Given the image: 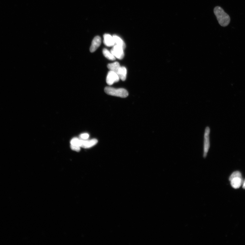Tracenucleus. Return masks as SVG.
<instances>
[{"label":"nucleus","mask_w":245,"mask_h":245,"mask_svg":"<svg viewBox=\"0 0 245 245\" xmlns=\"http://www.w3.org/2000/svg\"><path fill=\"white\" fill-rule=\"evenodd\" d=\"M214 13L221 26L225 27L229 25L230 21V16L220 6H217L215 7Z\"/></svg>","instance_id":"obj_1"},{"label":"nucleus","mask_w":245,"mask_h":245,"mask_svg":"<svg viewBox=\"0 0 245 245\" xmlns=\"http://www.w3.org/2000/svg\"><path fill=\"white\" fill-rule=\"evenodd\" d=\"M105 92L107 95L122 98H125L129 95L128 91L123 88L116 89L107 87L105 88Z\"/></svg>","instance_id":"obj_2"},{"label":"nucleus","mask_w":245,"mask_h":245,"mask_svg":"<svg viewBox=\"0 0 245 245\" xmlns=\"http://www.w3.org/2000/svg\"><path fill=\"white\" fill-rule=\"evenodd\" d=\"M111 52L115 58L120 60L122 59L125 56L123 49L122 47L118 45H114L111 50Z\"/></svg>","instance_id":"obj_3"},{"label":"nucleus","mask_w":245,"mask_h":245,"mask_svg":"<svg viewBox=\"0 0 245 245\" xmlns=\"http://www.w3.org/2000/svg\"><path fill=\"white\" fill-rule=\"evenodd\" d=\"M209 133L210 129L209 127H207L205 129L204 135V152L203 155L204 157L206 156L208 151H209Z\"/></svg>","instance_id":"obj_4"},{"label":"nucleus","mask_w":245,"mask_h":245,"mask_svg":"<svg viewBox=\"0 0 245 245\" xmlns=\"http://www.w3.org/2000/svg\"><path fill=\"white\" fill-rule=\"evenodd\" d=\"M120 78L117 74L115 72L110 71L108 72L106 78V82L109 85H112L114 83L118 82Z\"/></svg>","instance_id":"obj_5"},{"label":"nucleus","mask_w":245,"mask_h":245,"mask_svg":"<svg viewBox=\"0 0 245 245\" xmlns=\"http://www.w3.org/2000/svg\"><path fill=\"white\" fill-rule=\"evenodd\" d=\"M101 39L99 36L95 37L93 40L91 45L90 48V51L91 53H93L96 51L101 44Z\"/></svg>","instance_id":"obj_6"},{"label":"nucleus","mask_w":245,"mask_h":245,"mask_svg":"<svg viewBox=\"0 0 245 245\" xmlns=\"http://www.w3.org/2000/svg\"><path fill=\"white\" fill-rule=\"evenodd\" d=\"M98 140L95 139L90 140H82L81 147L85 149L89 148L95 146Z\"/></svg>","instance_id":"obj_7"},{"label":"nucleus","mask_w":245,"mask_h":245,"mask_svg":"<svg viewBox=\"0 0 245 245\" xmlns=\"http://www.w3.org/2000/svg\"><path fill=\"white\" fill-rule=\"evenodd\" d=\"M103 43L108 47L113 46L115 45L113 36L109 34H106L103 36Z\"/></svg>","instance_id":"obj_8"},{"label":"nucleus","mask_w":245,"mask_h":245,"mask_svg":"<svg viewBox=\"0 0 245 245\" xmlns=\"http://www.w3.org/2000/svg\"><path fill=\"white\" fill-rule=\"evenodd\" d=\"M231 186L234 189L239 188L243 183L242 177H236L230 181Z\"/></svg>","instance_id":"obj_9"},{"label":"nucleus","mask_w":245,"mask_h":245,"mask_svg":"<svg viewBox=\"0 0 245 245\" xmlns=\"http://www.w3.org/2000/svg\"><path fill=\"white\" fill-rule=\"evenodd\" d=\"M117 74L120 79L123 81H125L127 75V70L125 67L120 66Z\"/></svg>","instance_id":"obj_10"},{"label":"nucleus","mask_w":245,"mask_h":245,"mask_svg":"<svg viewBox=\"0 0 245 245\" xmlns=\"http://www.w3.org/2000/svg\"><path fill=\"white\" fill-rule=\"evenodd\" d=\"M120 67L119 63L117 62L109 64L107 65V67L110 71L115 72L116 73L118 72Z\"/></svg>","instance_id":"obj_11"},{"label":"nucleus","mask_w":245,"mask_h":245,"mask_svg":"<svg viewBox=\"0 0 245 245\" xmlns=\"http://www.w3.org/2000/svg\"><path fill=\"white\" fill-rule=\"evenodd\" d=\"M113 38L115 42V45L122 47L123 49H125L126 48L125 43L123 41V40L120 38L119 37L116 35H114Z\"/></svg>","instance_id":"obj_12"},{"label":"nucleus","mask_w":245,"mask_h":245,"mask_svg":"<svg viewBox=\"0 0 245 245\" xmlns=\"http://www.w3.org/2000/svg\"><path fill=\"white\" fill-rule=\"evenodd\" d=\"M103 54L106 58L110 60H115L116 58L112 53L106 49H104L103 51Z\"/></svg>","instance_id":"obj_13"},{"label":"nucleus","mask_w":245,"mask_h":245,"mask_svg":"<svg viewBox=\"0 0 245 245\" xmlns=\"http://www.w3.org/2000/svg\"><path fill=\"white\" fill-rule=\"evenodd\" d=\"M82 140L79 139L77 137L73 138L70 141V144L71 145L75 146L81 147Z\"/></svg>","instance_id":"obj_14"},{"label":"nucleus","mask_w":245,"mask_h":245,"mask_svg":"<svg viewBox=\"0 0 245 245\" xmlns=\"http://www.w3.org/2000/svg\"><path fill=\"white\" fill-rule=\"evenodd\" d=\"M236 177H242L241 174L239 171H235L231 174L229 180L230 181L231 180Z\"/></svg>","instance_id":"obj_15"},{"label":"nucleus","mask_w":245,"mask_h":245,"mask_svg":"<svg viewBox=\"0 0 245 245\" xmlns=\"http://www.w3.org/2000/svg\"><path fill=\"white\" fill-rule=\"evenodd\" d=\"M80 139L83 140H87L89 137V134L87 133H84L81 134L79 136Z\"/></svg>","instance_id":"obj_16"},{"label":"nucleus","mask_w":245,"mask_h":245,"mask_svg":"<svg viewBox=\"0 0 245 245\" xmlns=\"http://www.w3.org/2000/svg\"><path fill=\"white\" fill-rule=\"evenodd\" d=\"M70 147H71V148L72 150L76 152H78L80 150V147L79 146L71 145Z\"/></svg>","instance_id":"obj_17"},{"label":"nucleus","mask_w":245,"mask_h":245,"mask_svg":"<svg viewBox=\"0 0 245 245\" xmlns=\"http://www.w3.org/2000/svg\"><path fill=\"white\" fill-rule=\"evenodd\" d=\"M243 188L245 189V180H244L243 183Z\"/></svg>","instance_id":"obj_18"}]
</instances>
